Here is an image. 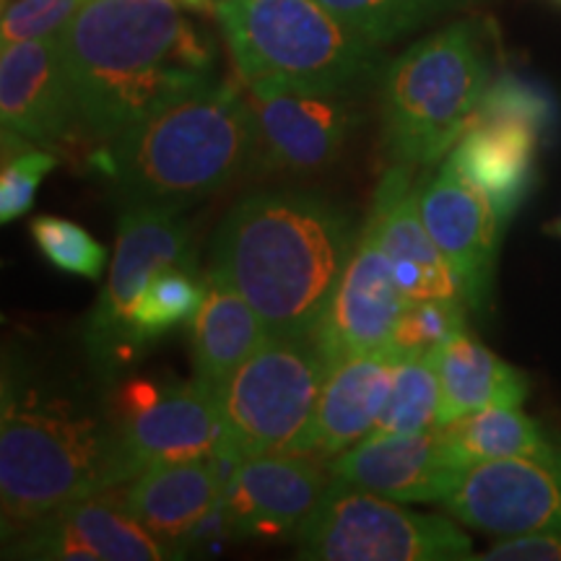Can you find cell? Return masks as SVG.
I'll return each instance as SVG.
<instances>
[{
	"label": "cell",
	"instance_id": "obj_1",
	"mask_svg": "<svg viewBox=\"0 0 561 561\" xmlns=\"http://www.w3.org/2000/svg\"><path fill=\"white\" fill-rule=\"evenodd\" d=\"M214 0H87L60 34L81 133L107 144L216 76Z\"/></svg>",
	"mask_w": 561,
	"mask_h": 561
},
{
	"label": "cell",
	"instance_id": "obj_2",
	"mask_svg": "<svg viewBox=\"0 0 561 561\" xmlns=\"http://www.w3.org/2000/svg\"><path fill=\"white\" fill-rule=\"evenodd\" d=\"M356 242L348 210L322 193L261 191L221 221L210 271L255 307L271 335L312 339Z\"/></svg>",
	"mask_w": 561,
	"mask_h": 561
},
{
	"label": "cell",
	"instance_id": "obj_3",
	"mask_svg": "<svg viewBox=\"0 0 561 561\" xmlns=\"http://www.w3.org/2000/svg\"><path fill=\"white\" fill-rule=\"evenodd\" d=\"M0 405L5 541L70 504L115 489L107 403L5 354Z\"/></svg>",
	"mask_w": 561,
	"mask_h": 561
},
{
	"label": "cell",
	"instance_id": "obj_4",
	"mask_svg": "<svg viewBox=\"0 0 561 561\" xmlns=\"http://www.w3.org/2000/svg\"><path fill=\"white\" fill-rule=\"evenodd\" d=\"M123 206L187 208L255 170V128L248 96L214 81L153 112L91 153Z\"/></svg>",
	"mask_w": 561,
	"mask_h": 561
},
{
	"label": "cell",
	"instance_id": "obj_5",
	"mask_svg": "<svg viewBox=\"0 0 561 561\" xmlns=\"http://www.w3.org/2000/svg\"><path fill=\"white\" fill-rule=\"evenodd\" d=\"M491 83L476 21H458L390 60L380 81L382 138L396 164H434L471 125Z\"/></svg>",
	"mask_w": 561,
	"mask_h": 561
},
{
	"label": "cell",
	"instance_id": "obj_6",
	"mask_svg": "<svg viewBox=\"0 0 561 561\" xmlns=\"http://www.w3.org/2000/svg\"><path fill=\"white\" fill-rule=\"evenodd\" d=\"M214 19L244 83L276 79L346 91L377 60V45L320 0H214Z\"/></svg>",
	"mask_w": 561,
	"mask_h": 561
},
{
	"label": "cell",
	"instance_id": "obj_7",
	"mask_svg": "<svg viewBox=\"0 0 561 561\" xmlns=\"http://www.w3.org/2000/svg\"><path fill=\"white\" fill-rule=\"evenodd\" d=\"M328 371L331 367L314 339L273 335L219 392V447L240 460L291 453L310 426Z\"/></svg>",
	"mask_w": 561,
	"mask_h": 561
},
{
	"label": "cell",
	"instance_id": "obj_8",
	"mask_svg": "<svg viewBox=\"0 0 561 561\" xmlns=\"http://www.w3.org/2000/svg\"><path fill=\"white\" fill-rule=\"evenodd\" d=\"M297 557L312 561H453L473 543L442 515H421L388 496L331 479L297 536Z\"/></svg>",
	"mask_w": 561,
	"mask_h": 561
},
{
	"label": "cell",
	"instance_id": "obj_9",
	"mask_svg": "<svg viewBox=\"0 0 561 561\" xmlns=\"http://www.w3.org/2000/svg\"><path fill=\"white\" fill-rule=\"evenodd\" d=\"M178 206L128 203L117 224V248L110 278L94 312L83 325V346L102 380H115L138 359L130 346V314L146 286L172 265L198 263L193 248V224Z\"/></svg>",
	"mask_w": 561,
	"mask_h": 561
},
{
	"label": "cell",
	"instance_id": "obj_10",
	"mask_svg": "<svg viewBox=\"0 0 561 561\" xmlns=\"http://www.w3.org/2000/svg\"><path fill=\"white\" fill-rule=\"evenodd\" d=\"M112 479L115 489L153 466L203 460L221 442V396L193 382L130 380L112 392Z\"/></svg>",
	"mask_w": 561,
	"mask_h": 561
},
{
	"label": "cell",
	"instance_id": "obj_11",
	"mask_svg": "<svg viewBox=\"0 0 561 561\" xmlns=\"http://www.w3.org/2000/svg\"><path fill=\"white\" fill-rule=\"evenodd\" d=\"M255 128V170L318 174L331 170L356 128L343 91L261 79L244 91Z\"/></svg>",
	"mask_w": 561,
	"mask_h": 561
},
{
	"label": "cell",
	"instance_id": "obj_12",
	"mask_svg": "<svg viewBox=\"0 0 561 561\" xmlns=\"http://www.w3.org/2000/svg\"><path fill=\"white\" fill-rule=\"evenodd\" d=\"M442 504L455 520L491 536L561 530V453L462 468Z\"/></svg>",
	"mask_w": 561,
	"mask_h": 561
},
{
	"label": "cell",
	"instance_id": "obj_13",
	"mask_svg": "<svg viewBox=\"0 0 561 561\" xmlns=\"http://www.w3.org/2000/svg\"><path fill=\"white\" fill-rule=\"evenodd\" d=\"M331 479L314 455L268 453L248 458L221 491L234 541L297 538Z\"/></svg>",
	"mask_w": 561,
	"mask_h": 561
},
{
	"label": "cell",
	"instance_id": "obj_14",
	"mask_svg": "<svg viewBox=\"0 0 561 561\" xmlns=\"http://www.w3.org/2000/svg\"><path fill=\"white\" fill-rule=\"evenodd\" d=\"M53 561H161L178 551L140 525L123 507L121 489L102 491L45 520L30 525L5 543V559Z\"/></svg>",
	"mask_w": 561,
	"mask_h": 561
},
{
	"label": "cell",
	"instance_id": "obj_15",
	"mask_svg": "<svg viewBox=\"0 0 561 561\" xmlns=\"http://www.w3.org/2000/svg\"><path fill=\"white\" fill-rule=\"evenodd\" d=\"M405 305L409 301L398 289L377 234L364 224L354 255L312 335L328 367L348 356L388 348Z\"/></svg>",
	"mask_w": 561,
	"mask_h": 561
},
{
	"label": "cell",
	"instance_id": "obj_16",
	"mask_svg": "<svg viewBox=\"0 0 561 561\" xmlns=\"http://www.w3.org/2000/svg\"><path fill=\"white\" fill-rule=\"evenodd\" d=\"M419 210L445 261L458 276L468 307L483 310L494 276L502 219L491 201L447 161L416 187Z\"/></svg>",
	"mask_w": 561,
	"mask_h": 561
},
{
	"label": "cell",
	"instance_id": "obj_17",
	"mask_svg": "<svg viewBox=\"0 0 561 561\" xmlns=\"http://www.w3.org/2000/svg\"><path fill=\"white\" fill-rule=\"evenodd\" d=\"M0 123L34 146L66 144L81 133L60 37L3 45L0 53Z\"/></svg>",
	"mask_w": 561,
	"mask_h": 561
},
{
	"label": "cell",
	"instance_id": "obj_18",
	"mask_svg": "<svg viewBox=\"0 0 561 561\" xmlns=\"http://www.w3.org/2000/svg\"><path fill=\"white\" fill-rule=\"evenodd\" d=\"M333 479L388 496L401 504L445 502L462 468L447 447L442 426L416 434L367 437L335 455L328 466Z\"/></svg>",
	"mask_w": 561,
	"mask_h": 561
},
{
	"label": "cell",
	"instance_id": "obj_19",
	"mask_svg": "<svg viewBox=\"0 0 561 561\" xmlns=\"http://www.w3.org/2000/svg\"><path fill=\"white\" fill-rule=\"evenodd\" d=\"M367 224L377 234L405 301L453 299L468 307L458 276L421 219L416 191L411 187V164H396L385 172Z\"/></svg>",
	"mask_w": 561,
	"mask_h": 561
},
{
	"label": "cell",
	"instance_id": "obj_20",
	"mask_svg": "<svg viewBox=\"0 0 561 561\" xmlns=\"http://www.w3.org/2000/svg\"><path fill=\"white\" fill-rule=\"evenodd\" d=\"M396 364L390 348H377L331 367L310 426L291 453L335 458L367 439L390 398Z\"/></svg>",
	"mask_w": 561,
	"mask_h": 561
},
{
	"label": "cell",
	"instance_id": "obj_21",
	"mask_svg": "<svg viewBox=\"0 0 561 561\" xmlns=\"http://www.w3.org/2000/svg\"><path fill=\"white\" fill-rule=\"evenodd\" d=\"M543 133L512 117H473L453 146L450 164L471 180L510 221L528 198L536 178V151Z\"/></svg>",
	"mask_w": 561,
	"mask_h": 561
},
{
	"label": "cell",
	"instance_id": "obj_22",
	"mask_svg": "<svg viewBox=\"0 0 561 561\" xmlns=\"http://www.w3.org/2000/svg\"><path fill=\"white\" fill-rule=\"evenodd\" d=\"M195 377L221 392L229 377L273 339L265 320L229 280L206 271V291L191 320Z\"/></svg>",
	"mask_w": 561,
	"mask_h": 561
},
{
	"label": "cell",
	"instance_id": "obj_23",
	"mask_svg": "<svg viewBox=\"0 0 561 561\" xmlns=\"http://www.w3.org/2000/svg\"><path fill=\"white\" fill-rule=\"evenodd\" d=\"M221 483L208 460H182L153 466L121 486L123 507L146 530L180 553V541L221 496Z\"/></svg>",
	"mask_w": 561,
	"mask_h": 561
},
{
	"label": "cell",
	"instance_id": "obj_24",
	"mask_svg": "<svg viewBox=\"0 0 561 561\" xmlns=\"http://www.w3.org/2000/svg\"><path fill=\"white\" fill-rule=\"evenodd\" d=\"M439 377L437 426H447L489 405H523L530 382L466 331L432 354Z\"/></svg>",
	"mask_w": 561,
	"mask_h": 561
},
{
	"label": "cell",
	"instance_id": "obj_25",
	"mask_svg": "<svg viewBox=\"0 0 561 561\" xmlns=\"http://www.w3.org/2000/svg\"><path fill=\"white\" fill-rule=\"evenodd\" d=\"M447 447L460 468L486 460L553 458L561 453L536 419L520 405H489L442 426Z\"/></svg>",
	"mask_w": 561,
	"mask_h": 561
},
{
	"label": "cell",
	"instance_id": "obj_26",
	"mask_svg": "<svg viewBox=\"0 0 561 561\" xmlns=\"http://www.w3.org/2000/svg\"><path fill=\"white\" fill-rule=\"evenodd\" d=\"M203 291H206V276L201 278L198 263L172 265L161 271L146 286L144 297L130 314L133 354L140 356V351L170 333L172 328L193 320L203 301Z\"/></svg>",
	"mask_w": 561,
	"mask_h": 561
},
{
	"label": "cell",
	"instance_id": "obj_27",
	"mask_svg": "<svg viewBox=\"0 0 561 561\" xmlns=\"http://www.w3.org/2000/svg\"><path fill=\"white\" fill-rule=\"evenodd\" d=\"M439 377L432 356H403L392 371V388L369 437L416 434L437 426Z\"/></svg>",
	"mask_w": 561,
	"mask_h": 561
},
{
	"label": "cell",
	"instance_id": "obj_28",
	"mask_svg": "<svg viewBox=\"0 0 561 561\" xmlns=\"http://www.w3.org/2000/svg\"><path fill=\"white\" fill-rule=\"evenodd\" d=\"M371 45L401 39L468 0H320Z\"/></svg>",
	"mask_w": 561,
	"mask_h": 561
},
{
	"label": "cell",
	"instance_id": "obj_29",
	"mask_svg": "<svg viewBox=\"0 0 561 561\" xmlns=\"http://www.w3.org/2000/svg\"><path fill=\"white\" fill-rule=\"evenodd\" d=\"M58 167L53 149L3 130V172H0V224L26 216L34 206L42 180Z\"/></svg>",
	"mask_w": 561,
	"mask_h": 561
},
{
	"label": "cell",
	"instance_id": "obj_30",
	"mask_svg": "<svg viewBox=\"0 0 561 561\" xmlns=\"http://www.w3.org/2000/svg\"><path fill=\"white\" fill-rule=\"evenodd\" d=\"M462 331H466V305L462 301H409L388 348L398 359H403V356H432L434 351Z\"/></svg>",
	"mask_w": 561,
	"mask_h": 561
},
{
	"label": "cell",
	"instance_id": "obj_31",
	"mask_svg": "<svg viewBox=\"0 0 561 561\" xmlns=\"http://www.w3.org/2000/svg\"><path fill=\"white\" fill-rule=\"evenodd\" d=\"M30 234L45 261L58 271L96 280L107 265V250L87 229L60 216H37Z\"/></svg>",
	"mask_w": 561,
	"mask_h": 561
},
{
	"label": "cell",
	"instance_id": "obj_32",
	"mask_svg": "<svg viewBox=\"0 0 561 561\" xmlns=\"http://www.w3.org/2000/svg\"><path fill=\"white\" fill-rule=\"evenodd\" d=\"M473 117H512V121L530 123L546 136L557 123V102L538 83L515 73H502L483 91Z\"/></svg>",
	"mask_w": 561,
	"mask_h": 561
},
{
	"label": "cell",
	"instance_id": "obj_33",
	"mask_svg": "<svg viewBox=\"0 0 561 561\" xmlns=\"http://www.w3.org/2000/svg\"><path fill=\"white\" fill-rule=\"evenodd\" d=\"M87 0H9L3 3V45L60 37Z\"/></svg>",
	"mask_w": 561,
	"mask_h": 561
},
{
	"label": "cell",
	"instance_id": "obj_34",
	"mask_svg": "<svg viewBox=\"0 0 561 561\" xmlns=\"http://www.w3.org/2000/svg\"><path fill=\"white\" fill-rule=\"evenodd\" d=\"M229 541H234V533H231L227 504H224V496H219V500L210 504L206 515H203L201 520L195 523L185 536H182L178 549L182 553V559L216 557V553H221L224 543Z\"/></svg>",
	"mask_w": 561,
	"mask_h": 561
},
{
	"label": "cell",
	"instance_id": "obj_35",
	"mask_svg": "<svg viewBox=\"0 0 561 561\" xmlns=\"http://www.w3.org/2000/svg\"><path fill=\"white\" fill-rule=\"evenodd\" d=\"M486 561H561V530L507 536L483 553Z\"/></svg>",
	"mask_w": 561,
	"mask_h": 561
},
{
	"label": "cell",
	"instance_id": "obj_36",
	"mask_svg": "<svg viewBox=\"0 0 561 561\" xmlns=\"http://www.w3.org/2000/svg\"><path fill=\"white\" fill-rule=\"evenodd\" d=\"M551 231H553V234H561V221L557 224V227H551Z\"/></svg>",
	"mask_w": 561,
	"mask_h": 561
}]
</instances>
